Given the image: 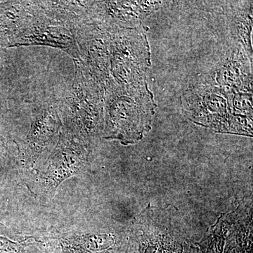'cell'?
I'll list each match as a JSON object with an SVG mask.
<instances>
[{"label": "cell", "instance_id": "5b68a950", "mask_svg": "<svg viewBox=\"0 0 253 253\" xmlns=\"http://www.w3.org/2000/svg\"><path fill=\"white\" fill-rule=\"evenodd\" d=\"M46 253H126L129 236L121 231H51L33 234Z\"/></svg>", "mask_w": 253, "mask_h": 253}, {"label": "cell", "instance_id": "9c48e42d", "mask_svg": "<svg viewBox=\"0 0 253 253\" xmlns=\"http://www.w3.org/2000/svg\"><path fill=\"white\" fill-rule=\"evenodd\" d=\"M166 1H87L89 17L109 28H133L159 9Z\"/></svg>", "mask_w": 253, "mask_h": 253}, {"label": "cell", "instance_id": "7c38bea8", "mask_svg": "<svg viewBox=\"0 0 253 253\" xmlns=\"http://www.w3.org/2000/svg\"><path fill=\"white\" fill-rule=\"evenodd\" d=\"M252 1L238 6L230 12V29L234 41L239 48H242L253 58L251 45V31L253 25Z\"/></svg>", "mask_w": 253, "mask_h": 253}, {"label": "cell", "instance_id": "ba28073f", "mask_svg": "<svg viewBox=\"0 0 253 253\" xmlns=\"http://www.w3.org/2000/svg\"><path fill=\"white\" fill-rule=\"evenodd\" d=\"M62 126L61 116L54 108H43L35 111L31 118V129L23 144L25 168L33 169L41 164L43 155L49 152L50 148L57 142L56 139L59 137Z\"/></svg>", "mask_w": 253, "mask_h": 253}, {"label": "cell", "instance_id": "5bb4252c", "mask_svg": "<svg viewBox=\"0 0 253 253\" xmlns=\"http://www.w3.org/2000/svg\"><path fill=\"white\" fill-rule=\"evenodd\" d=\"M229 107L232 114L253 117L252 91H237L229 92Z\"/></svg>", "mask_w": 253, "mask_h": 253}, {"label": "cell", "instance_id": "9a60e30c", "mask_svg": "<svg viewBox=\"0 0 253 253\" xmlns=\"http://www.w3.org/2000/svg\"><path fill=\"white\" fill-rule=\"evenodd\" d=\"M18 234H17V233L15 232L14 231L10 230V229H8L4 224L0 222V235L6 236H9V237L13 238L16 235H18Z\"/></svg>", "mask_w": 253, "mask_h": 253}, {"label": "cell", "instance_id": "7a4b0ae2", "mask_svg": "<svg viewBox=\"0 0 253 253\" xmlns=\"http://www.w3.org/2000/svg\"><path fill=\"white\" fill-rule=\"evenodd\" d=\"M75 64L72 87L61 111L63 128L91 150L103 134L105 94L81 61Z\"/></svg>", "mask_w": 253, "mask_h": 253}, {"label": "cell", "instance_id": "6da1fadb", "mask_svg": "<svg viewBox=\"0 0 253 253\" xmlns=\"http://www.w3.org/2000/svg\"><path fill=\"white\" fill-rule=\"evenodd\" d=\"M156 108L147 83L121 86L113 81L105 93L103 136L124 145L135 144L151 129Z\"/></svg>", "mask_w": 253, "mask_h": 253}, {"label": "cell", "instance_id": "4fadbf2b", "mask_svg": "<svg viewBox=\"0 0 253 253\" xmlns=\"http://www.w3.org/2000/svg\"><path fill=\"white\" fill-rule=\"evenodd\" d=\"M0 253H46L32 235H0Z\"/></svg>", "mask_w": 253, "mask_h": 253}, {"label": "cell", "instance_id": "52a82bcc", "mask_svg": "<svg viewBox=\"0 0 253 253\" xmlns=\"http://www.w3.org/2000/svg\"><path fill=\"white\" fill-rule=\"evenodd\" d=\"M73 29L81 62L105 94L113 82L110 72V28L89 18Z\"/></svg>", "mask_w": 253, "mask_h": 253}, {"label": "cell", "instance_id": "30bf717a", "mask_svg": "<svg viewBox=\"0 0 253 253\" xmlns=\"http://www.w3.org/2000/svg\"><path fill=\"white\" fill-rule=\"evenodd\" d=\"M10 46L42 45L66 51L75 60H81V52L74 35L67 28L49 26L44 21L36 23L11 41Z\"/></svg>", "mask_w": 253, "mask_h": 253}, {"label": "cell", "instance_id": "8fae6325", "mask_svg": "<svg viewBox=\"0 0 253 253\" xmlns=\"http://www.w3.org/2000/svg\"><path fill=\"white\" fill-rule=\"evenodd\" d=\"M252 64L253 58L242 48H238L211 73V82L206 83L227 92L252 91Z\"/></svg>", "mask_w": 253, "mask_h": 253}, {"label": "cell", "instance_id": "3957f363", "mask_svg": "<svg viewBox=\"0 0 253 253\" xmlns=\"http://www.w3.org/2000/svg\"><path fill=\"white\" fill-rule=\"evenodd\" d=\"M90 154L85 145L61 128L47 157L33 169L27 184L29 190L43 201L52 199L63 181L86 172Z\"/></svg>", "mask_w": 253, "mask_h": 253}, {"label": "cell", "instance_id": "8992f818", "mask_svg": "<svg viewBox=\"0 0 253 253\" xmlns=\"http://www.w3.org/2000/svg\"><path fill=\"white\" fill-rule=\"evenodd\" d=\"M181 101L183 111L192 122L215 131H229L232 113L227 91L202 83L188 89L181 96Z\"/></svg>", "mask_w": 253, "mask_h": 253}, {"label": "cell", "instance_id": "277c9868", "mask_svg": "<svg viewBox=\"0 0 253 253\" xmlns=\"http://www.w3.org/2000/svg\"><path fill=\"white\" fill-rule=\"evenodd\" d=\"M151 51L144 28L110 29V72L121 86L139 85L146 81Z\"/></svg>", "mask_w": 253, "mask_h": 253}]
</instances>
